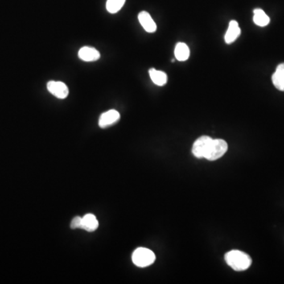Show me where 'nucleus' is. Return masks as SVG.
I'll return each instance as SVG.
<instances>
[{"label":"nucleus","instance_id":"f257e3e1","mask_svg":"<svg viewBox=\"0 0 284 284\" xmlns=\"http://www.w3.org/2000/svg\"><path fill=\"white\" fill-rule=\"evenodd\" d=\"M225 261L231 269L237 272L246 270L252 264L249 255L240 250H231L226 253Z\"/></svg>","mask_w":284,"mask_h":284},{"label":"nucleus","instance_id":"f03ea898","mask_svg":"<svg viewBox=\"0 0 284 284\" xmlns=\"http://www.w3.org/2000/svg\"><path fill=\"white\" fill-rule=\"evenodd\" d=\"M156 260L155 253L147 248H137L132 255V261L136 266L145 268L153 265Z\"/></svg>","mask_w":284,"mask_h":284},{"label":"nucleus","instance_id":"7ed1b4c3","mask_svg":"<svg viewBox=\"0 0 284 284\" xmlns=\"http://www.w3.org/2000/svg\"><path fill=\"white\" fill-rule=\"evenodd\" d=\"M227 149L228 145L224 140L212 139L204 158L210 161H216L227 153Z\"/></svg>","mask_w":284,"mask_h":284},{"label":"nucleus","instance_id":"20e7f679","mask_svg":"<svg viewBox=\"0 0 284 284\" xmlns=\"http://www.w3.org/2000/svg\"><path fill=\"white\" fill-rule=\"evenodd\" d=\"M212 138L208 136H202L197 139L193 145L192 153L197 158H204L208 152Z\"/></svg>","mask_w":284,"mask_h":284},{"label":"nucleus","instance_id":"39448f33","mask_svg":"<svg viewBox=\"0 0 284 284\" xmlns=\"http://www.w3.org/2000/svg\"><path fill=\"white\" fill-rule=\"evenodd\" d=\"M48 92L59 99L67 98L69 95V88L67 84L62 81H51L47 84Z\"/></svg>","mask_w":284,"mask_h":284},{"label":"nucleus","instance_id":"423d86ee","mask_svg":"<svg viewBox=\"0 0 284 284\" xmlns=\"http://www.w3.org/2000/svg\"><path fill=\"white\" fill-rule=\"evenodd\" d=\"M120 120V112L116 110H109L104 112L99 119V126L100 128L108 127L116 124Z\"/></svg>","mask_w":284,"mask_h":284},{"label":"nucleus","instance_id":"0eeeda50","mask_svg":"<svg viewBox=\"0 0 284 284\" xmlns=\"http://www.w3.org/2000/svg\"><path fill=\"white\" fill-rule=\"evenodd\" d=\"M79 59L84 62H95L100 58V53L94 47H83L79 51Z\"/></svg>","mask_w":284,"mask_h":284},{"label":"nucleus","instance_id":"6e6552de","mask_svg":"<svg viewBox=\"0 0 284 284\" xmlns=\"http://www.w3.org/2000/svg\"><path fill=\"white\" fill-rule=\"evenodd\" d=\"M138 20L144 30L149 34H153L157 30V25L148 12L141 11L139 13Z\"/></svg>","mask_w":284,"mask_h":284},{"label":"nucleus","instance_id":"1a4fd4ad","mask_svg":"<svg viewBox=\"0 0 284 284\" xmlns=\"http://www.w3.org/2000/svg\"><path fill=\"white\" fill-rule=\"evenodd\" d=\"M240 35H241V29L239 27V23L235 20H232L230 22L229 27L224 37L226 43L228 44L234 43Z\"/></svg>","mask_w":284,"mask_h":284},{"label":"nucleus","instance_id":"9d476101","mask_svg":"<svg viewBox=\"0 0 284 284\" xmlns=\"http://www.w3.org/2000/svg\"><path fill=\"white\" fill-rule=\"evenodd\" d=\"M272 80L275 87L278 90L284 92V63L278 65L277 70L273 74Z\"/></svg>","mask_w":284,"mask_h":284},{"label":"nucleus","instance_id":"9b49d317","mask_svg":"<svg viewBox=\"0 0 284 284\" xmlns=\"http://www.w3.org/2000/svg\"><path fill=\"white\" fill-rule=\"evenodd\" d=\"M99 227V222L93 214H87L82 217V226L81 229L88 232H93Z\"/></svg>","mask_w":284,"mask_h":284},{"label":"nucleus","instance_id":"f8f14e48","mask_svg":"<svg viewBox=\"0 0 284 284\" xmlns=\"http://www.w3.org/2000/svg\"><path fill=\"white\" fill-rule=\"evenodd\" d=\"M149 73L153 82L158 86H163L167 83V77L166 73L161 71H157L154 68L150 69Z\"/></svg>","mask_w":284,"mask_h":284},{"label":"nucleus","instance_id":"ddd939ff","mask_svg":"<svg viewBox=\"0 0 284 284\" xmlns=\"http://www.w3.org/2000/svg\"><path fill=\"white\" fill-rule=\"evenodd\" d=\"M190 49L185 43H178L174 48V56L177 60L183 62L187 60L190 57Z\"/></svg>","mask_w":284,"mask_h":284},{"label":"nucleus","instance_id":"4468645a","mask_svg":"<svg viewBox=\"0 0 284 284\" xmlns=\"http://www.w3.org/2000/svg\"><path fill=\"white\" fill-rule=\"evenodd\" d=\"M253 22L257 25V26H261V27H265L268 26L269 22H270V18L269 16L265 14L264 10H261L260 8L255 9L253 10Z\"/></svg>","mask_w":284,"mask_h":284},{"label":"nucleus","instance_id":"2eb2a0df","mask_svg":"<svg viewBox=\"0 0 284 284\" xmlns=\"http://www.w3.org/2000/svg\"><path fill=\"white\" fill-rule=\"evenodd\" d=\"M125 0H108L106 9L110 14H116L121 10L125 4Z\"/></svg>","mask_w":284,"mask_h":284},{"label":"nucleus","instance_id":"dca6fc26","mask_svg":"<svg viewBox=\"0 0 284 284\" xmlns=\"http://www.w3.org/2000/svg\"><path fill=\"white\" fill-rule=\"evenodd\" d=\"M81 226H82V218L80 216H76L71 221V227L72 229H79V228L81 229Z\"/></svg>","mask_w":284,"mask_h":284}]
</instances>
